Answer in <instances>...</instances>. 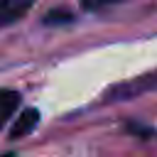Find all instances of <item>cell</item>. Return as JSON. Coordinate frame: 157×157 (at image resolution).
Returning a JSON list of instances; mask_svg holds the SVG:
<instances>
[{
	"instance_id": "1",
	"label": "cell",
	"mask_w": 157,
	"mask_h": 157,
	"mask_svg": "<svg viewBox=\"0 0 157 157\" xmlns=\"http://www.w3.org/2000/svg\"><path fill=\"white\" fill-rule=\"evenodd\" d=\"M29 7H32V0H0V29L25 17Z\"/></svg>"
},
{
	"instance_id": "2",
	"label": "cell",
	"mask_w": 157,
	"mask_h": 157,
	"mask_svg": "<svg viewBox=\"0 0 157 157\" xmlns=\"http://www.w3.org/2000/svg\"><path fill=\"white\" fill-rule=\"evenodd\" d=\"M39 123V110L34 108H25L20 113V118L15 120V128L10 130V137H22V135H29L32 128Z\"/></svg>"
},
{
	"instance_id": "3",
	"label": "cell",
	"mask_w": 157,
	"mask_h": 157,
	"mask_svg": "<svg viewBox=\"0 0 157 157\" xmlns=\"http://www.w3.org/2000/svg\"><path fill=\"white\" fill-rule=\"evenodd\" d=\"M20 105V93L12 88H0V128L10 120V115Z\"/></svg>"
},
{
	"instance_id": "4",
	"label": "cell",
	"mask_w": 157,
	"mask_h": 157,
	"mask_svg": "<svg viewBox=\"0 0 157 157\" xmlns=\"http://www.w3.org/2000/svg\"><path fill=\"white\" fill-rule=\"evenodd\" d=\"M81 2H83L86 10H103V7L113 5V2H120V0H81Z\"/></svg>"
},
{
	"instance_id": "5",
	"label": "cell",
	"mask_w": 157,
	"mask_h": 157,
	"mask_svg": "<svg viewBox=\"0 0 157 157\" xmlns=\"http://www.w3.org/2000/svg\"><path fill=\"white\" fill-rule=\"evenodd\" d=\"M71 20V15L69 12H59V10H54V12H49L47 15V20L44 22H69Z\"/></svg>"
}]
</instances>
